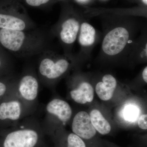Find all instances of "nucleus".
Listing matches in <instances>:
<instances>
[{
    "mask_svg": "<svg viewBox=\"0 0 147 147\" xmlns=\"http://www.w3.org/2000/svg\"><path fill=\"white\" fill-rule=\"evenodd\" d=\"M47 31L36 28L30 30L0 29V46L18 57L39 55L49 50Z\"/></svg>",
    "mask_w": 147,
    "mask_h": 147,
    "instance_id": "1",
    "label": "nucleus"
},
{
    "mask_svg": "<svg viewBox=\"0 0 147 147\" xmlns=\"http://www.w3.org/2000/svg\"><path fill=\"white\" fill-rule=\"evenodd\" d=\"M36 28L21 3L17 0H0V29L30 30Z\"/></svg>",
    "mask_w": 147,
    "mask_h": 147,
    "instance_id": "2",
    "label": "nucleus"
},
{
    "mask_svg": "<svg viewBox=\"0 0 147 147\" xmlns=\"http://www.w3.org/2000/svg\"><path fill=\"white\" fill-rule=\"evenodd\" d=\"M39 55L38 74L43 82L47 83L59 79L71 67V61L68 57L59 55L50 49Z\"/></svg>",
    "mask_w": 147,
    "mask_h": 147,
    "instance_id": "3",
    "label": "nucleus"
},
{
    "mask_svg": "<svg viewBox=\"0 0 147 147\" xmlns=\"http://www.w3.org/2000/svg\"><path fill=\"white\" fill-rule=\"evenodd\" d=\"M42 134L33 127L14 129L2 140L0 147H39L42 142Z\"/></svg>",
    "mask_w": 147,
    "mask_h": 147,
    "instance_id": "4",
    "label": "nucleus"
},
{
    "mask_svg": "<svg viewBox=\"0 0 147 147\" xmlns=\"http://www.w3.org/2000/svg\"><path fill=\"white\" fill-rule=\"evenodd\" d=\"M63 12L56 33L64 45L70 46L76 40L80 30V24L69 8L65 9Z\"/></svg>",
    "mask_w": 147,
    "mask_h": 147,
    "instance_id": "5",
    "label": "nucleus"
},
{
    "mask_svg": "<svg viewBox=\"0 0 147 147\" xmlns=\"http://www.w3.org/2000/svg\"><path fill=\"white\" fill-rule=\"evenodd\" d=\"M129 33L125 28L117 27L110 30L102 41V51L109 56H115L121 52L129 39Z\"/></svg>",
    "mask_w": 147,
    "mask_h": 147,
    "instance_id": "6",
    "label": "nucleus"
},
{
    "mask_svg": "<svg viewBox=\"0 0 147 147\" xmlns=\"http://www.w3.org/2000/svg\"><path fill=\"white\" fill-rule=\"evenodd\" d=\"M38 79L33 74H26L18 81V93L25 101L32 102L35 100L38 94Z\"/></svg>",
    "mask_w": 147,
    "mask_h": 147,
    "instance_id": "7",
    "label": "nucleus"
},
{
    "mask_svg": "<svg viewBox=\"0 0 147 147\" xmlns=\"http://www.w3.org/2000/svg\"><path fill=\"white\" fill-rule=\"evenodd\" d=\"M73 133L82 139H90L94 137L96 130L92 124L89 115L85 111H80L75 115L71 124Z\"/></svg>",
    "mask_w": 147,
    "mask_h": 147,
    "instance_id": "8",
    "label": "nucleus"
},
{
    "mask_svg": "<svg viewBox=\"0 0 147 147\" xmlns=\"http://www.w3.org/2000/svg\"><path fill=\"white\" fill-rule=\"evenodd\" d=\"M46 112L54 116L63 123H66L71 119L72 111L71 106L65 100L54 98L47 103Z\"/></svg>",
    "mask_w": 147,
    "mask_h": 147,
    "instance_id": "9",
    "label": "nucleus"
},
{
    "mask_svg": "<svg viewBox=\"0 0 147 147\" xmlns=\"http://www.w3.org/2000/svg\"><path fill=\"white\" fill-rule=\"evenodd\" d=\"M23 105L20 100L12 99L0 104V120L15 121L18 120L23 113Z\"/></svg>",
    "mask_w": 147,
    "mask_h": 147,
    "instance_id": "10",
    "label": "nucleus"
},
{
    "mask_svg": "<svg viewBox=\"0 0 147 147\" xmlns=\"http://www.w3.org/2000/svg\"><path fill=\"white\" fill-rule=\"evenodd\" d=\"M117 85V82L114 76L110 74H105L102 77V81L96 84V92L100 100L108 101L113 97Z\"/></svg>",
    "mask_w": 147,
    "mask_h": 147,
    "instance_id": "11",
    "label": "nucleus"
},
{
    "mask_svg": "<svg viewBox=\"0 0 147 147\" xmlns=\"http://www.w3.org/2000/svg\"><path fill=\"white\" fill-rule=\"evenodd\" d=\"M71 99L76 103L85 104L91 102L94 98V89L91 84L83 82L70 92Z\"/></svg>",
    "mask_w": 147,
    "mask_h": 147,
    "instance_id": "12",
    "label": "nucleus"
},
{
    "mask_svg": "<svg viewBox=\"0 0 147 147\" xmlns=\"http://www.w3.org/2000/svg\"><path fill=\"white\" fill-rule=\"evenodd\" d=\"M89 116L92 124L96 131L102 135H106L110 133L111 125L100 111L98 109H93Z\"/></svg>",
    "mask_w": 147,
    "mask_h": 147,
    "instance_id": "13",
    "label": "nucleus"
},
{
    "mask_svg": "<svg viewBox=\"0 0 147 147\" xmlns=\"http://www.w3.org/2000/svg\"><path fill=\"white\" fill-rule=\"evenodd\" d=\"M79 36V43L83 47H89L93 44L95 40L96 31L91 24L84 22L80 26Z\"/></svg>",
    "mask_w": 147,
    "mask_h": 147,
    "instance_id": "14",
    "label": "nucleus"
},
{
    "mask_svg": "<svg viewBox=\"0 0 147 147\" xmlns=\"http://www.w3.org/2000/svg\"><path fill=\"white\" fill-rule=\"evenodd\" d=\"M24 6L34 8H47L55 2V0H17Z\"/></svg>",
    "mask_w": 147,
    "mask_h": 147,
    "instance_id": "15",
    "label": "nucleus"
},
{
    "mask_svg": "<svg viewBox=\"0 0 147 147\" xmlns=\"http://www.w3.org/2000/svg\"><path fill=\"white\" fill-rule=\"evenodd\" d=\"M66 147H86L82 138L73 133H70L67 138Z\"/></svg>",
    "mask_w": 147,
    "mask_h": 147,
    "instance_id": "16",
    "label": "nucleus"
},
{
    "mask_svg": "<svg viewBox=\"0 0 147 147\" xmlns=\"http://www.w3.org/2000/svg\"><path fill=\"white\" fill-rule=\"evenodd\" d=\"M6 52V51L0 46V73L4 70L9 63V59L8 55Z\"/></svg>",
    "mask_w": 147,
    "mask_h": 147,
    "instance_id": "17",
    "label": "nucleus"
},
{
    "mask_svg": "<svg viewBox=\"0 0 147 147\" xmlns=\"http://www.w3.org/2000/svg\"><path fill=\"white\" fill-rule=\"evenodd\" d=\"M137 112L136 108L134 107H128L125 108L124 111V117L128 120H133L137 117Z\"/></svg>",
    "mask_w": 147,
    "mask_h": 147,
    "instance_id": "18",
    "label": "nucleus"
},
{
    "mask_svg": "<svg viewBox=\"0 0 147 147\" xmlns=\"http://www.w3.org/2000/svg\"><path fill=\"white\" fill-rule=\"evenodd\" d=\"M138 125L139 128L144 130L147 129V115L144 114L140 116L138 121Z\"/></svg>",
    "mask_w": 147,
    "mask_h": 147,
    "instance_id": "19",
    "label": "nucleus"
},
{
    "mask_svg": "<svg viewBox=\"0 0 147 147\" xmlns=\"http://www.w3.org/2000/svg\"><path fill=\"white\" fill-rule=\"evenodd\" d=\"M7 90V84L4 82L0 80V97L5 94Z\"/></svg>",
    "mask_w": 147,
    "mask_h": 147,
    "instance_id": "20",
    "label": "nucleus"
},
{
    "mask_svg": "<svg viewBox=\"0 0 147 147\" xmlns=\"http://www.w3.org/2000/svg\"><path fill=\"white\" fill-rule=\"evenodd\" d=\"M142 77H143V80L146 83H147V67L144 69L142 72Z\"/></svg>",
    "mask_w": 147,
    "mask_h": 147,
    "instance_id": "21",
    "label": "nucleus"
},
{
    "mask_svg": "<svg viewBox=\"0 0 147 147\" xmlns=\"http://www.w3.org/2000/svg\"><path fill=\"white\" fill-rule=\"evenodd\" d=\"M143 2L144 3V4L146 5H147V0H142Z\"/></svg>",
    "mask_w": 147,
    "mask_h": 147,
    "instance_id": "22",
    "label": "nucleus"
},
{
    "mask_svg": "<svg viewBox=\"0 0 147 147\" xmlns=\"http://www.w3.org/2000/svg\"><path fill=\"white\" fill-rule=\"evenodd\" d=\"M55 1H67V0H55Z\"/></svg>",
    "mask_w": 147,
    "mask_h": 147,
    "instance_id": "23",
    "label": "nucleus"
}]
</instances>
